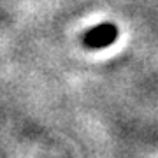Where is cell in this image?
<instances>
[{"mask_svg":"<svg viewBox=\"0 0 158 158\" xmlns=\"http://www.w3.org/2000/svg\"><path fill=\"white\" fill-rule=\"evenodd\" d=\"M116 37H118V28L113 23H102V25L90 28L83 35V42L90 49H100V48L113 44Z\"/></svg>","mask_w":158,"mask_h":158,"instance_id":"1","label":"cell"}]
</instances>
